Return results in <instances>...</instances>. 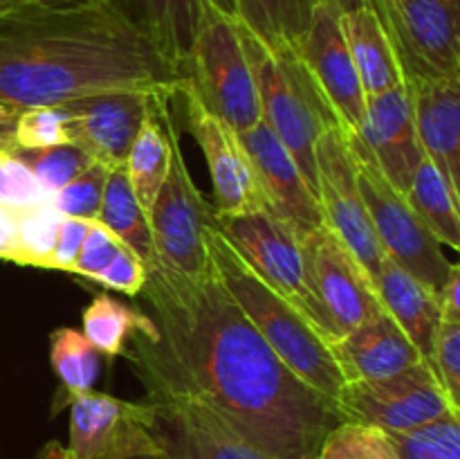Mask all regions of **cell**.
Instances as JSON below:
<instances>
[{"mask_svg":"<svg viewBox=\"0 0 460 459\" xmlns=\"http://www.w3.org/2000/svg\"><path fill=\"white\" fill-rule=\"evenodd\" d=\"M153 94H148L146 115H144L142 126H139L124 162L135 198L146 214L151 212L157 192L166 178V169H169V142H166V133L157 120L155 108H153Z\"/></svg>","mask_w":460,"mask_h":459,"instance_id":"obj_28","label":"cell"},{"mask_svg":"<svg viewBox=\"0 0 460 459\" xmlns=\"http://www.w3.org/2000/svg\"><path fill=\"white\" fill-rule=\"evenodd\" d=\"M171 99H175V94H153V108L169 142V169L148 212V223H151L157 261L175 273L200 277L209 270L205 232L211 223L214 207L207 202L189 174L178 124L171 111Z\"/></svg>","mask_w":460,"mask_h":459,"instance_id":"obj_5","label":"cell"},{"mask_svg":"<svg viewBox=\"0 0 460 459\" xmlns=\"http://www.w3.org/2000/svg\"><path fill=\"white\" fill-rule=\"evenodd\" d=\"M385 27L404 88L460 76V0H368Z\"/></svg>","mask_w":460,"mask_h":459,"instance_id":"obj_9","label":"cell"},{"mask_svg":"<svg viewBox=\"0 0 460 459\" xmlns=\"http://www.w3.org/2000/svg\"><path fill=\"white\" fill-rule=\"evenodd\" d=\"M12 153L52 196L94 162L88 151L70 142L45 148H13Z\"/></svg>","mask_w":460,"mask_h":459,"instance_id":"obj_32","label":"cell"},{"mask_svg":"<svg viewBox=\"0 0 460 459\" xmlns=\"http://www.w3.org/2000/svg\"><path fill=\"white\" fill-rule=\"evenodd\" d=\"M429 363L452 399L460 403V322H440Z\"/></svg>","mask_w":460,"mask_h":459,"instance_id":"obj_39","label":"cell"},{"mask_svg":"<svg viewBox=\"0 0 460 459\" xmlns=\"http://www.w3.org/2000/svg\"><path fill=\"white\" fill-rule=\"evenodd\" d=\"M234 21L254 76L261 120L286 144L317 194L314 144L331 126L341 129L340 120L310 75L299 50L290 45H268L236 16Z\"/></svg>","mask_w":460,"mask_h":459,"instance_id":"obj_4","label":"cell"},{"mask_svg":"<svg viewBox=\"0 0 460 459\" xmlns=\"http://www.w3.org/2000/svg\"><path fill=\"white\" fill-rule=\"evenodd\" d=\"M332 354L350 381H380L427 360L385 309L332 340Z\"/></svg>","mask_w":460,"mask_h":459,"instance_id":"obj_20","label":"cell"},{"mask_svg":"<svg viewBox=\"0 0 460 459\" xmlns=\"http://www.w3.org/2000/svg\"><path fill=\"white\" fill-rule=\"evenodd\" d=\"M142 295L148 313H139L126 358L151 364L272 459H313L344 421L335 400L274 354L211 266L189 277L155 261Z\"/></svg>","mask_w":460,"mask_h":459,"instance_id":"obj_1","label":"cell"},{"mask_svg":"<svg viewBox=\"0 0 460 459\" xmlns=\"http://www.w3.org/2000/svg\"><path fill=\"white\" fill-rule=\"evenodd\" d=\"M66 142V115H63L61 108H22L16 122V148H45Z\"/></svg>","mask_w":460,"mask_h":459,"instance_id":"obj_36","label":"cell"},{"mask_svg":"<svg viewBox=\"0 0 460 459\" xmlns=\"http://www.w3.org/2000/svg\"><path fill=\"white\" fill-rule=\"evenodd\" d=\"M90 220L70 219L63 216L61 225H58L57 243H54L52 256H49V270H63V273H72L76 256H79L84 238L88 234Z\"/></svg>","mask_w":460,"mask_h":459,"instance_id":"obj_41","label":"cell"},{"mask_svg":"<svg viewBox=\"0 0 460 459\" xmlns=\"http://www.w3.org/2000/svg\"><path fill=\"white\" fill-rule=\"evenodd\" d=\"M144 90H108L58 104L66 115L67 142L76 144L108 169L126 162L135 135L146 115Z\"/></svg>","mask_w":460,"mask_h":459,"instance_id":"obj_17","label":"cell"},{"mask_svg":"<svg viewBox=\"0 0 460 459\" xmlns=\"http://www.w3.org/2000/svg\"><path fill=\"white\" fill-rule=\"evenodd\" d=\"M36 3H48V4H72V3H84V0H36Z\"/></svg>","mask_w":460,"mask_h":459,"instance_id":"obj_48","label":"cell"},{"mask_svg":"<svg viewBox=\"0 0 460 459\" xmlns=\"http://www.w3.org/2000/svg\"><path fill=\"white\" fill-rule=\"evenodd\" d=\"M341 27H344L355 70L362 81L364 94L376 97V94L400 88L402 86L400 66L376 12L367 4L355 12L341 14Z\"/></svg>","mask_w":460,"mask_h":459,"instance_id":"obj_24","label":"cell"},{"mask_svg":"<svg viewBox=\"0 0 460 459\" xmlns=\"http://www.w3.org/2000/svg\"><path fill=\"white\" fill-rule=\"evenodd\" d=\"M386 435L400 459H460V417H443Z\"/></svg>","mask_w":460,"mask_h":459,"instance_id":"obj_33","label":"cell"},{"mask_svg":"<svg viewBox=\"0 0 460 459\" xmlns=\"http://www.w3.org/2000/svg\"><path fill=\"white\" fill-rule=\"evenodd\" d=\"M18 210L21 207L0 205V259L12 261V264L13 256H16Z\"/></svg>","mask_w":460,"mask_h":459,"instance_id":"obj_43","label":"cell"},{"mask_svg":"<svg viewBox=\"0 0 460 459\" xmlns=\"http://www.w3.org/2000/svg\"><path fill=\"white\" fill-rule=\"evenodd\" d=\"M108 166L94 160L84 174L76 176L72 183L58 189L52 196L54 207L61 212L63 216L81 220H99L102 214V201L103 189H106Z\"/></svg>","mask_w":460,"mask_h":459,"instance_id":"obj_35","label":"cell"},{"mask_svg":"<svg viewBox=\"0 0 460 459\" xmlns=\"http://www.w3.org/2000/svg\"><path fill=\"white\" fill-rule=\"evenodd\" d=\"M146 264L124 243L115 259L111 261V266L103 273H99L94 282L103 284L112 291L124 292V295H139L144 284H146Z\"/></svg>","mask_w":460,"mask_h":459,"instance_id":"obj_40","label":"cell"},{"mask_svg":"<svg viewBox=\"0 0 460 459\" xmlns=\"http://www.w3.org/2000/svg\"><path fill=\"white\" fill-rule=\"evenodd\" d=\"M63 214L54 207V202H39V205L21 207L18 210V234H16V266H31V268H49L54 243H57L58 225Z\"/></svg>","mask_w":460,"mask_h":459,"instance_id":"obj_30","label":"cell"},{"mask_svg":"<svg viewBox=\"0 0 460 459\" xmlns=\"http://www.w3.org/2000/svg\"><path fill=\"white\" fill-rule=\"evenodd\" d=\"M49 201L52 194L31 176V171L12 151H0V205L30 207Z\"/></svg>","mask_w":460,"mask_h":459,"instance_id":"obj_37","label":"cell"},{"mask_svg":"<svg viewBox=\"0 0 460 459\" xmlns=\"http://www.w3.org/2000/svg\"><path fill=\"white\" fill-rule=\"evenodd\" d=\"M22 108L0 104V151L16 148V122Z\"/></svg>","mask_w":460,"mask_h":459,"instance_id":"obj_44","label":"cell"},{"mask_svg":"<svg viewBox=\"0 0 460 459\" xmlns=\"http://www.w3.org/2000/svg\"><path fill=\"white\" fill-rule=\"evenodd\" d=\"M128 360L146 390L144 400L151 410L153 432L175 459H272L151 364Z\"/></svg>","mask_w":460,"mask_h":459,"instance_id":"obj_8","label":"cell"},{"mask_svg":"<svg viewBox=\"0 0 460 459\" xmlns=\"http://www.w3.org/2000/svg\"><path fill=\"white\" fill-rule=\"evenodd\" d=\"M376 291L386 313L404 328L413 345L429 360L434 336L440 327L438 295L422 286L389 256H385L380 266Z\"/></svg>","mask_w":460,"mask_h":459,"instance_id":"obj_23","label":"cell"},{"mask_svg":"<svg viewBox=\"0 0 460 459\" xmlns=\"http://www.w3.org/2000/svg\"><path fill=\"white\" fill-rule=\"evenodd\" d=\"M355 135L362 140L389 183L407 194L425 151L418 140L411 97L404 86L367 97L364 120Z\"/></svg>","mask_w":460,"mask_h":459,"instance_id":"obj_19","label":"cell"},{"mask_svg":"<svg viewBox=\"0 0 460 459\" xmlns=\"http://www.w3.org/2000/svg\"><path fill=\"white\" fill-rule=\"evenodd\" d=\"M299 54L326 102L331 104L341 129L346 133H355L364 120L367 94L355 70L349 43H346L341 12L335 4L328 0L317 4Z\"/></svg>","mask_w":460,"mask_h":459,"instance_id":"obj_16","label":"cell"},{"mask_svg":"<svg viewBox=\"0 0 460 459\" xmlns=\"http://www.w3.org/2000/svg\"><path fill=\"white\" fill-rule=\"evenodd\" d=\"M322 0H234V16L268 45L301 48Z\"/></svg>","mask_w":460,"mask_h":459,"instance_id":"obj_27","label":"cell"},{"mask_svg":"<svg viewBox=\"0 0 460 459\" xmlns=\"http://www.w3.org/2000/svg\"><path fill=\"white\" fill-rule=\"evenodd\" d=\"M16 3H21V0H0V12H4V9H9Z\"/></svg>","mask_w":460,"mask_h":459,"instance_id":"obj_49","label":"cell"},{"mask_svg":"<svg viewBox=\"0 0 460 459\" xmlns=\"http://www.w3.org/2000/svg\"><path fill=\"white\" fill-rule=\"evenodd\" d=\"M238 138L270 210L290 223L299 237L322 225L323 214L317 194L277 133L261 120L256 126L238 133Z\"/></svg>","mask_w":460,"mask_h":459,"instance_id":"obj_18","label":"cell"},{"mask_svg":"<svg viewBox=\"0 0 460 459\" xmlns=\"http://www.w3.org/2000/svg\"><path fill=\"white\" fill-rule=\"evenodd\" d=\"M211 225L238 248V252L263 274L265 282L295 302L323 331L337 338L331 320L310 288L299 234L290 223L265 207L250 214H220L214 210Z\"/></svg>","mask_w":460,"mask_h":459,"instance_id":"obj_11","label":"cell"},{"mask_svg":"<svg viewBox=\"0 0 460 459\" xmlns=\"http://www.w3.org/2000/svg\"><path fill=\"white\" fill-rule=\"evenodd\" d=\"M72 459H130L160 448L146 400L130 403L90 390L70 399Z\"/></svg>","mask_w":460,"mask_h":459,"instance_id":"obj_15","label":"cell"},{"mask_svg":"<svg viewBox=\"0 0 460 459\" xmlns=\"http://www.w3.org/2000/svg\"><path fill=\"white\" fill-rule=\"evenodd\" d=\"M344 421L367 423L385 432H402L443 417H460V403L434 372L429 360L380 381H350L335 399Z\"/></svg>","mask_w":460,"mask_h":459,"instance_id":"obj_10","label":"cell"},{"mask_svg":"<svg viewBox=\"0 0 460 459\" xmlns=\"http://www.w3.org/2000/svg\"><path fill=\"white\" fill-rule=\"evenodd\" d=\"M184 79L193 86L200 102L236 133L261 122L259 94L236 21L209 0L202 4Z\"/></svg>","mask_w":460,"mask_h":459,"instance_id":"obj_6","label":"cell"},{"mask_svg":"<svg viewBox=\"0 0 460 459\" xmlns=\"http://www.w3.org/2000/svg\"><path fill=\"white\" fill-rule=\"evenodd\" d=\"M175 97H182L187 126L207 160V169L214 183V210L220 214H250L265 210L268 202L261 194L250 158L236 130L200 102L187 79L180 84Z\"/></svg>","mask_w":460,"mask_h":459,"instance_id":"obj_14","label":"cell"},{"mask_svg":"<svg viewBox=\"0 0 460 459\" xmlns=\"http://www.w3.org/2000/svg\"><path fill=\"white\" fill-rule=\"evenodd\" d=\"M305 274L337 336L380 313L376 284L326 223L299 237Z\"/></svg>","mask_w":460,"mask_h":459,"instance_id":"obj_13","label":"cell"},{"mask_svg":"<svg viewBox=\"0 0 460 459\" xmlns=\"http://www.w3.org/2000/svg\"><path fill=\"white\" fill-rule=\"evenodd\" d=\"M362 201L385 256L438 295L452 270L443 243L427 230L407 196L389 183L362 140L349 133Z\"/></svg>","mask_w":460,"mask_h":459,"instance_id":"obj_7","label":"cell"},{"mask_svg":"<svg viewBox=\"0 0 460 459\" xmlns=\"http://www.w3.org/2000/svg\"><path fill=\"white\" fill-rule=\"evenodd\" d=\"M126 21L137 27L166 66L184 76L207 0H108ZM234 16V0H209Z\"/></svg>","mask_w":460,"mask_h":459,"instance_id":"obj_21","label":"cell"},{"mask_svg":"<svg viewBox=\"0 0 460 459\" xmlns=\"http://www.w3.org/2000/svg\"><path fill=\"white\" fill-rule=\"evenodd\" d=\"M182 81L108 0H21L0 12V104L58 106L108 90L178 94Z\"/></svg>","mask_w":460,"mask_h":459,"instance_id":"obj_2","label":"cell"},{"mask_svg":"<svg viewBox=\"0 0 460 459\" xmlns=\"http://www.w3.org/2000/svg\"><path fill=\"white\" fill-rule=\"evenodd\" d=\"M99 220L111 232H115L146 264V268H151L155 264L157 255L155 243H153L151 223H148V214L142 210L137 198H135V192L130 187L124 165L108 169Z\"/></svg>","mask_w":460,"mask_h":459,"instance_id":"obj_26","label":"cell"},{"mask_svg":"<svg viewBox=\"0 0 460 459\" xmlns=\"http://www.w3.org/2000/svg\"><path fill=\"white\" fill-rule=\"evenodd\" d=\"M425 156L460 194V76L422 81L404 88Z\"/></svg>","mask_w":460,"mask_h":459,"instance_id":"obj_22","label":"cell"},{"mask_svg":"<svg viewBox=\"0 0 460 459\" xmlns=\"http://www.w3.org/2000/svg\"><path fill=\"white\" fill-rule=\"evenodd\" d=\"M139 320V310L128 309L111 295H97L84 310V336L106 356H124L130 331Z\"/></svg>","mask_w":460,"mask_h":459,"instance_id":"obj_31","label":"cell"},{"mask_svg":"<svg viewBox=\"0 0 460 459\" xmlns=\"http://www.w3.org/2000/svg\"><path fill=\"white\" fill-rule=\"evenodd\" d=\"M407 201L413 207L422 223L443 246L460 248V214L458 201L460 194L449 184L443 171L429 160L422 158L413 174L411 184L407 189Z\"/></svg>","mask_w":460,"mask_h":459,"instance_id":"obj_25","label":"cell"},{"mask_svg":"<svg viewBox=\"0 0 460 459\" xmlns=\"http://www.w3.org/2000/svg\"><path fill=\"white\" fill-rule=\"evenodd\" d=\"M49 360L66 394V403L76 394L93 390L99 376V351L81 331L61 327L49 336Z\"/></svg>","mask_w":460,"mask_h":459,"instance_id":"obj_29","label":"cell"},{"mask_svg":"<svg viewBox=\"0 0 460 459\" xmlns=\"http://www.w3.org/2000/svg\"><path fill=\"white\" fill-rule=\"evenodd\" d=\"M314 169L323 223L353 252L355 259L376 284L385 252L377 243L367 205L359 194L353 148L344 129L331 126L319 135L314 144Z\"/></svg>","mask_w":460,"mask_h":459,"instance_id":"obj_12","label":"cell"},{"mask_svg":"<svg viewBox=\"0 0 460 459\" xmlns=\"http://www.w3.org/2000/svg\"><path fill=\"white\" fill-rule=\"evenodd\" d=\"M328 3L335 4L341 14H349V12H355V9L367 7L368 0H328Z\"/></svg>","mask_w":460,"mask_h":459,"instance_id":"obj_46","label":"cell"},{"mask_svg":"<svg viewBox=\"0 0 460 459\" xmlns=\"http://www.w3.org/2000/svg\"><path fill=\"white\" fill-rule=\"evenodd\" d=\"M36 459H72V454L70 450H67V446L58 444V441H48V444L39 450Z\"/></svg>","mask_w":460,"mask_h":459,"instance_id":"obj_45","label":"cell"},{"mask_svg":"<svg viewBox=\"0 0 460 459\" xmlns=\"http://www.w3.org/2000/svg\"><path fill=\"white\" fill-rule=\"evenodd\" d=\"M313 459H400L389 435L376 426L341 421L323 436Z\"/></svg>","mask_w":460,"mask_h":459,"instance_id":"obj_34","label":"cell"},{"mask_svg":"<svg viewBox=\"0 0 460 459\" xmlns=\"http://www.w3.org/2000/svg\"><path fill=\"white\" fill-rule=\"evenodd\" d=\"M130 459H175V457L164 448V446H160V448L148 450V453H142V454H135V457H130Z\"/></svg>","mask_w":460,"mask_h":459,"instance_id":"obj_47","label":"cell"},{"mask_svg":"<svg viewBox=\"0 0 460 459\" xmlns=\"http://www.w3.org/2000/svg\"><path fill=\"white\" fill-rule=\"evenodd\" d=\"M440 322H460V268L456 264L449 270L443 291L438 292Z\"/></svg>","mask_w":460,"mask_h":459,"instance_id":"obj_42","label":"cell"},{"mask_svg":"<svg viewBox=\"0 0 460 459\" xmlns=\"http://www.w3.org/2000/svg\"><path fill=\"white\" fill-rule=\"evenodd\" d=\"M121 246H124V241L115 232H111L102 220H90L88 234H85L79 256L72 266V273L81 274V277L97 279V274L111 266V261L115 259Z\"/></svg>","mask_w":460,"mask_h":459,"instance_id":"obj_38","label":"cell"},{"mask_svg":"<svg viewBox=\"0 0 460 459\" xmlns=\"http://www.w3.org/2000/svg\"><path fill=\"white\" fill-rule=\"evenodd\" d=\"M205 246L214 274L254 324L256 331L272 346L274 354L305 385L335 400L346 385L344 374L332 354L335 338L323 331L272 284L265 282L263 274L211 223L205 232Z\"/></svg>","mask_w":460,"mask_h":459,"instance_id":"obj_3","label":"cell"}]
</instances>
